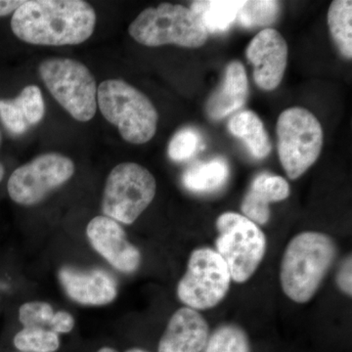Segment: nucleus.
<instances>
[{"mask_svg":"<svg viewBox=\"0 0 352 352\" xmlns=\"http://www.w3.org/2000/svg\"><path fill=\"white\" fill-rule=\"evenodd\" d=\"M94 7L82 0H31L13 13L11 29L18 38L34 45H76L92 36Z\"/></svg>","mask_w":352,"mask_h":352,"instance_id":"1","label":"nucleus"},{"mask_svg":"<svg viewBox=\"0 0 352 352\" xmlns=\"http://www.w3.org/2000/svg\"><path fill=\"white\" fill-rule=\"evenodd\" d=\"M335 241L319 232H303L291 240L282 259V289L298 303L311 300L337 256Z\"/></svg>","mask_w":352,"mask_h":352,"instance_id":"2","label":"nucleus"},{"mask_svg":"<svg viewBox=\"0 0 352 352\" xmlns=\"http://www.w3.org/2000/svg\"><path fill=\"white\" fill-rule=\"evenodd\" d=\"M97 105L109 122L131 144L149 142L157 131L159 115L150 99L122 80H108L97 88Z\"/></svg>","mask_w":352,"mask_h":352,"instance_id":"3","label":"nucleus"},{"mask_svg":"<svg viewBox=\"0 0 352 352\" xmlns=\"http://www.w3.org/2000/svg\"><path fill=\"white\" fill-rule=\"evenodd\" d=\"M134 41L148 47L173 45L199 48L208 34L193 11L180 4L162 3L145 9L129 28Z\"/></svg>","mask_w":352,"mask_h":352,"instance_id":"4","label":"nucleus"},{"mask_svg":"<svg viewBox=\"0 0 352 352\" xmlns=\"http://www.w3.org/2000/svg\"><path fill=\"white\" fill-rule=\"evenodd\" d=\"M41 80L60 104L78 122L94 119L97 109V85L85 65L69 58H50L38 67Z\"/></svg>","mask_w":352,"mask_h":352,"instance_id":"5","label":"nucleus"},{"mask_svg":"<svg viewBox=\"0 0 352 352\" xmlns=\"http://www.w3.org/2000/svg\"><path fill=\"white\" fill-rule=\"evenodd\" d=\"M280 162L291 179L300 177L317 161L323 147V129L316 117L305 108L282 112L277 120Z\"/></svg>","mask_w":352,"mask_h":352,"instance_id":"6","label":"nucleus"},{"mask_svg":"<svg viewBox=\"0 0 352 352\" xmlns=\"http://www.w3.org/2000/svg\"><path fill=\"white\" fill-rule=\"evenodd\" d=\"M217 252L224 259L231 278L244 283L254 275L266 251V238L261 228L236 212H226L217 220Z\"/></svg>","mask_w":352,"mask_h":352,"instance_id":"7","label":"nucleus"},{"mask_svg":"<svg viewBox=\"0 0 352 352\" xmlns=\"http://www.w3.org/2000/svg\"><path fill=\"white\" fill-rule=\"evenodd\" d=\"M154 176L144 166L122 163L113 168L106 182L102 212L117 222L132 224L156 195Z\"/></svg>","mask_w":352,"mask_h":352,"instance_id":"8","label":"nucleus"},{"mask_svg":"<svg viewBox=\"0 0 352 352\" xmlns=\"http://www.w3.org/2000/svg\"><path fill=\"white\" fill-rule=\"evenodd\" d=\"M231 280L228 266L219 252L208 248L196 249L178 283L177 296L192 309H210L226 298Z\"/></svg>","mask_w":352,"mask_h":352,"instance_id":"9","label":"nucleus"},{"mask_svg":"<svg viewBox=\"0 0 352 352\" xmlns=\"http://www.w3.org/2000/svg\"><path fill=\"white\" fill-rule=\"evenodd\" d=\"M74 173L75 164L69 157L47 153L14 170L7 190L15 203L34 206L71 179Z\"/></svg>","mask_w":352,"mask_h":352,"instance_id":"10","label":"nucleus"},{"mask_svg":"<svg viewBox=\"0 0 352 352\" xmlns=\"http://www.w3.org/2000/svg\"><path fill=\"white\" fill-rule=\"evenodd\" d=\"M248 60L254 66V80L266 91L279 87L288 62V44L276 30L259 32L245 50Z\"/></svg>","mask_w":352,"mask_h":352,"instance_id":"11","label":"nucleus"},{"mask_svg":"<svg viewBox=\"0 0 352 352\" xmlns=\"http://www.w3.org/2000/svg\"><path fill=\"white\" fill-rule=\"evenodd\" d=\"M87 235L95 251L101 254L116 270L132 273L138 270L141 254L135 245L127 240L124 228L105 215L90 220Z\"/></svg>","mask_w":352,"mask_h":352,"instance_id":"12","label":"nucleus"},{"mask_svg":"<svg viewBox=\"0 0 352 352\" xmlns=\"http://www.w3.org/2000/svg\"><path fill=\"white\" fill-rule=\"evenodd\" d=\"M58 277L67 295L80 305L100 307L113 302L118 296L117 283L103 270H80L64 266Z\"/></svg>","mask_w":352,"mask_h":352,"instance_id":"13","label":"nucleus"},{"mask_svg":"<svg viewBox=\"0 0 352 352\" xmlns=\"http://www.w3.org/2000/svg\"><path fill=\"white\" fill-rule=\"evenodd\" d=\"M210 339L206 319L195 309L182 307L171 316L160 340L159 352H203Z\"/></svg>","mask_w":352,"mask_h":352,"instance_id":"14","label":"nucleus"},{"mask_svg":"<svg viewBox=\"0 0 352 352\" xmlns=\"http://www.w3.org/2000/svg\"><path fill=\"white\" fill-rule=\"evenodd\" d=\"M289 195V186L286 179L271 173H261L252 180L241 210L244 217L256 226H263L270 220V204L286 200Z\"/></svg>","mask_w":352,"mask_h":352,"instance_id":"15","label":"nucleus"},{"mask_svg":"<svg viewBox=\"0 0 352 352\" xmlns=\"http://www.w3.org/2000/svg\"><path fill=\"white\" fill-rule=\"evenodd\" d=\"M249 94V83L244 65L232 61L227 65L221 85L207 103V113L212 120L224 119L245 105Z\"/></svg>","mask_w":352,"mask_h":352,"instance_id":"16","label":"nucleus"},{"mask_svg":"<svg viewBox=\"0 0 352 352\" xmlns=\"http://www.w3.org/2000/svg\"><path fill=\"white\" fill-rule=\"evenodd\" d=\"M228 129L233 136L244 142L256 159H264L270 154L272 147L270 136L256 113L244 111L233 116L228 122Z\"/></svg>","mask_w":352,"mask_h":352,"instance_id":"17","label":"nucleus"},{"mask_svg":"<svg viewBox=\"0 0 352 352\" xmlns=\"http://www.w3.org/2000/svg\"><path fill=\"white\" fill-rule=\"evenodd\" d=\"M244 1L208 0L192 2L190 9L198 16L208 32H226L237 20Z\"/></svg>","mask_w":352,"mask_h":352,"instance_id":"18","label":"nucleus"},{"mask_svg":"<svg viewBox=\"0 0 352 352\" xmlns=\"http://www.w3.org/2000/svg\"><path fill=\"white\" fill-rule=\"evenodd\" d=\"M229 176V166L221 157L207 163L194 164L183 173V185L190 191H214L226 183Z\"/></svg>","mask_w":352,"mask_h":352,"instance_id":"19","label":"nucleus"},{"mask_svg":"<svg viewBox=\"0 0 352 352\" xmlns=\"http://www.w3.org/2000/svg\"><path fill=\"white\" fill-rule=\"evenodd\" d=\"M352 2L335 0L328 11V25L331 36L340 54L352 58Z\"/></svg>","mask_w":352,"mask_h":352,"instance_id":"20","label":"nucleus"},{"mask_svg":"<svg viewBox=\"0 0 352 352\" xmlns=\"http://www.w3.org/2000/svg\"><path fill=\"white\" fill-rule=\"evenodd\" d=\"M279 13V2L270 0L244 1L236 21L245 29L266 27L276 22Z\"/></svg>","mask_w":352,"mask_h":352,"instance_id":"21","label":"nucleus"},{"mask_svg":"<svg viewBox=\"0 0 352 352\" xmlns=\"http://www.w3.org/2000/svg\"><path fill=\"white\" fill-rule=\"evenodd\" d=\"M14 346L22 352H55L60 339L58 333L48 329L24 327L14 337Z\"/></svg>","mask_w":352,"mask_h":352,"instance_id":"22","label":"nucleus"},{"mask_svg":"<svg viewBox=\"0 0 352 352\" xmlns=\"http://www.w3.org/2000/svg\"><path fill=\"white\" fill-rule=\"evenodd\" d=\"M205 352H251L247 333L239 326L222 325L208 339Z\"/></svg>","mask_w":352,"mask_h":352,"instance_id":"23","label":"nucleus"},{"mask_svg":"<svg viewBox=\"0 0 352 352\" xmlns=\"http://www.w3.org/2000/svg\"><path fill=\"white\" fill-rule=\"evenodd\" d=\"M204 148V141L200 132L192 127L180 129L170 141L168 147V157L173 162H184L196 155Z\"/></svg>","mask_w":352,"mask_h":352,"instance_id":"24","label":"nucleus"},{"mask_svg":"<svg viewBox=\"0 0 352 352\" xmlns=\"http://www.w3.org/2000/svg\"><path fill=\"white\" fill-rule=\"evenodd\" d=\"M14 99L29 126L38 124L43 120L45 107L43 94L38 87L29 85L22 90L19 96Z\"/></svg>","mask_w":352,"mask_h":352,"instance_id":"25","label":"nucleus"},{"mask_svg":"<svg viewBox=\"0 0 352 352\" xmlns=\"http://www.w3.org/2000/svg\"><path fill=\"white\" fill-rule=\"evenodd\" d=\"M54 314L50 303L27 302L20 307L19 320L24 327L45 328L50 330V323Z\"/></svg>","mask_w":352,"mask_h":352,"instance_id":"26","label":"nucleus"},{"mask_svg":"<svg viewBox=\"0 0 352 352\" xmlns=\"http://www.w3.org/2000/svg\"><path fill=\"white\" fill-rule=\"evenodd\" d=\"M0 120L11 133L23 134L29 129L15 99H0Z\"/></svg>","mask_w":352,"mask_h":352,"instance_id":"27","label":"nucleus"},{"mask_svg":"<svg viewBox=\"0 0 352 352\" xmlns=\"http://www.w3.org/2000/svg\"><path fill=\"white\" fill-rule=\"evenodd\" d=\"M75 327V319L69 312L58 311L50 323V330L56 333H68Z\"/></svg>","mask_w":352,"mask_h":352,"instance_id":"28","label":"nucleus"},{"mask_svg":"<svg viewBox=\"0 0 352 352\" xmlns=\"http://www.w3.org/2000/svg\"><path fill=\"white\" fill-rule=\"evenodd\" d=\"M338 285L344 293L351 296V256L347 258L338 273Z\"/></svg>","mask_w":352,"mask_h":352,"instance_id":"29","label":"nucleus"},{"mask_svg":"<svg viewBox=\"0 0 352 352\" xmlns=\"http://www.w3.org/2000/svg\"><path fill=\"white\" fill-rule=\"evenodd\" d=\"M24 3L25 1L18 0H0V17L15 12Z\"/></svg>","mask_w":352,"mask_h":352,"instance_id":"30","label":"nucleus"},{"mask_svg":"<svg viewBox=\"0 0 352 352\" xmlns=\"http://www.w3.org/2000/svg\"><path fill=\"white\" fill-rule=\"evenodd\" d=\"M4 173H6V170H4L3 164L0 163V182H1V180L3 179Z\"/></svg>","mask_w":352,"mask_h":352,"instance_id":"31","label":"nucleus"},{"mask_svg":"<svg viewBox=\"0 0 352 352\" xmlns=\"http://www.w3.org/2000/svg\"><path fill=\"white\" fill-rule=\"evenodd\" d=\"M97 352H118L116 349H111V347H102L101 349H99Z\"/></svg>","mask_w":352,"mask_h":352,"instance_id":"32","label":"nucleus"},{"mask_svg":"<svg viewBox=\"0 0 352 352\" xmlns=\"http://www.w3.org/2000/svg\"><path fill=\"white\" fill-rule=\"evenodd\" d=\"M126 352H147V351H142V349H129V351H127Z\"/></svg>","mask_w":352,"mask_h":352,"instance_id":"33","label":"nucleus"},{"mask_svg":"<svg viewBox=\"0 0 352 352\" xmlns=\"http://www.w3.org/2000/svg\"><path fill=\"white\" fill-rule=\"evenodd\" d=\"M0 141H1V133H0Z\"/></svg>","mask_w":352,"mask_h":352,"instance_id":"34","label":"nucleus"}]
</instances>
